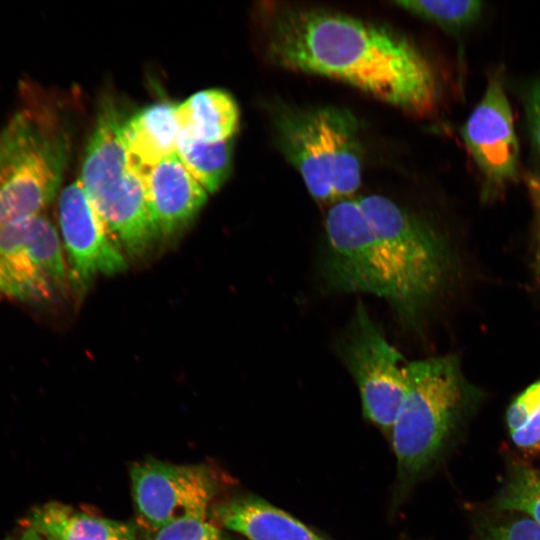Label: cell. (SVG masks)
Masks as SVG:
<instances>
[{
    "label": "cell",
    "instance_id": "20",
    "mask_svg": "<svg viewBox=\"0 0 540 540\" xmlns=\"http://www.w3.org/2000/svg\"><path fill=\"white\" fill-rule=\"evenodd\" d=\"M503 511H517L540 525V470L516 465L496 501Z\"/></svg>",
    "mask_w": 540,
    "mask_h": 540
},
{
    "label": "cell",
    "instance_id": "8",
    "mask_svg": "<svg viewBox=\"0 0 540 540\" xmlns=\"http://www.w3.org/2000/svg\"><path fill=\"white\" fill-rule=\"evenodd\" d=\"M62 246L43 214L1 226L0 298L39 303L69 288Z\"/></svg>",
    "mask_w": 540,
    "mask_h": 540
},
{
    "label": "cell",
    "instance_id": "11",
    "mask_svg": "<svg viewBox=\"0 0 540 540\" xmlns=\"http://www.w3.org/2000/svg\"><path fill=\"white\" fill-rule=\"evenodd\" d=\"M133 500L139 518L160 529L187 517H206L214 494L211 474L201 466L149 459L131 469Z\"/></svg>",
    "mask_w": 540,
    "mask_h": 540
},
{
    "label": "cell",
    "instance_id": "21",
    "mask_svg": "<svg viewBox=\"0 0 540 540\" xmlns=\"http://www.w3.org/2000/svg\"><path fill=\"white\" fill-rule=\"evenodd\" d=\"M155 540H222V536L206 517H187L158 529Z\"/></svg>",
    "mask_w": 540,
    "mask_h": 540
},
{
    "label": "cell",
    "instance_id": "22",
    "mask_svg": "<svg viewBox=\"0 0 540 540\" xmlns=\"http://www.w3.org/2000/svg\"><path fill=\"white\" fill-rule=\"evenodd\" d=\"M482 540H540V525L529 517L496 521L485 527Z\"/></svg>",
    "mask_w": 540,
    "mask_h": 540
},
{
    "label": "cell",
    "instance_id": "13",
    "mask_svg": "<svg viewBox=\"0 0 540 540\" xmlns=\"http://www.w3.org/2000/svg\"><path fill=\"white\" fill-rule=\"evenodd\" d=\"M149 209L159 236L181 231L201 210L207 191L188 171L177 153L144 173Z\"/></svg>",
    "mask_w": 540,
    "mask_h": 540
},
{
    "label": "cell",
    "instance_id": "1",
    "mask_svg": "<svg viewBox=\"0 0 540 540\" xmlns=\"http://www.w3.org/2000/svg\"><path fill=\"white\" fill-rule=\"evenodd\" d=\"M260 16L266 55L278 67L341 82L413 117L436 112L441 89L433 64L389 26L283 2L267 3Z\"/></svg>",
    "mask_w": 540,
    "mask_h": 540
},
{
    "label": "cell",
    "instance_id": "2",
    "mask_svg": "<svg viewBox=\"0 0 540 540\" xmlns=\"http://www.w3.org/2000/svg\"><path fill=\"white\" fill-rule=\"evenodd\" d=\"M272 124L279 150L315 200L334 204L359 188L363 147L351 111L281 103L272 111Z\"/></svg>",
    "mask_w": 540,
    "mask_h": 540
},
{
    "label": "cell",
    "instance_id": "12",
    "mask_svg": "<svg viewBox=\"0 0 540 540\" xmlns=\"http://www.w3.org/2000/svg\"><path fill=\"white\" fill-rule=\"evenodd\" d=\"M463 142L492 194L518 176L519 145L512 109L500 73L488 80L481 100L461 128Z\"/></svg>",
    "mask_w": 540,
    "mask_h": 540
},
{
    "label": "cell",
    "instance_id": "17",
    "mask_svg": "<svg viewBox=\"0 0 540 540\" xmlns=\"http://www.w3.org/2000/svg\"><path fill=\"white\" fill-rule=\"evenodd\" d=\"M180 130L206 143L232 139L239 125V108L235 99L221 89L199 91L177 105Z\"/></svg>",
    "mask_w": 540,
    "mask_h": 540
},
{
    "label": "cell",
    "instance_id": "4",
    "mask_svg": "<svg viewBox=\"0 0 540 540\" xmlns=\"http://www.w3.org/2000/svg\"><path fill=\"white\" fill-rule=\"evenodd\" d=\"M407 376V393L389 435L401 492L410 489L438 458L467 400L454 356L408 362Z\"/></svg>",
    "mask_w": 540,
    "mask_h": 540
},
{
    "label": "cell",
    "instance_id": "16",
    "mask_svg": "<svg viewBox=\"0 0 540 540\" xmlns=\"http://www.w3.org/2000/svg\"><path fill=\"white\" fill-rule=\"evenodd\" d=\"M21 523L49 540H135L129 524L57 502L36 507Z\"/></svg>",
    "mask_w": 540,
    "mask_h": 540
},
{
    "label": "cell",
    "instance_id": "7",
    "mask_svg": "<svg viewBox=\"0 0 540 540\" xmlns=\"http://www.w3.org/2000/svg\"><path fill=\"white\" fill-rule=\"evenodd\" d=\"M337 352L358 386L365 417L389 437L407 393L408 362L361 302Z\"/></svg>",
    "mask_w": 540,
    "mask_h": 540
},
{
    "label": "cell",
    "instance_id": "5",
    "mask_svg": "<svg viewBox=\"0 0 540 540\" xmlns=\"http://www.w3.org/2000/svg\"><path fill=\"white\" fill-rule=\"evenodd\" d=\"M120 124L113 108L100 113L85 148L79 181L121 251L139 257L159 233L146 197V169L129 155Z\"/></svg>",
    "mask_w": 540,
    "mask_h": 540
},
{
    "label": "cell",
    "instance_id": "24",
    "mask_svg": "<svg viewBox=\"0 0 540 540\" xmlns=\"http://www.w3.org/2000/svg\"><path fill=\"white\" fill-rule=\"evenodd\" d=\"M525 110L532 143L540 156V80L528 89Z\"/></svg>",
    "mask_w": 540,
    "mask_h": 540
},
{
    "label": "cell",
    "instance_id": "18",
    "mask_svg": "<svg viewBox=\"0 0 540 540\" xmlns=\"http://www.w3.org/2000/svg\"><path fill=\"white\" fill-rule=\"evenodd\" d=\"M177 155L207 193L216 192L232 166L233 141L206 143L180 130Z\"/></svg>",
    "mask_w": 540,
    "mask_h": 540
},
{
    "label": "cell",
    "instance_id": "14",
    "mask_svg": "<svg viewBox=\"0 0 540 540\" xmlns=\"http://www.w3.org/2000/svg\"><path fill=\"white\" fill-rule=\"evenodd\" d=\"M215 513L224 527L249 540H325L300 520L254 496L229 500Z\"/></svg>",
    "mask_w": 540,
    "mask_h": 540
},
{
    "label": "cell",
    "instance_id": "10",
    "mask_svg": "<svg viewBox=\"0 0 540 540\" xmlns=\"http://www.w3.org/2000/svg\"><path fill=\"white\" fill-rule=\"evenodd\" d=\"M58 212L69 288L75 297H82L97 275H114L126 269L123 252L79 179L62 189Z\"/></svg>",
    "mask_w": 540,
    "mask_h": 540
},
{
    "label": "cell",
    "instance_id": "27",
    "mask_svg": "<svg viewBox=\"0 0 540 540\" xmlns=\"http://www.w3.org/2000/svg\"><path fill=\"white\" fill-rule=\"evenodd\" d=\"M529 186L533 198L540 208V173L533 175L529 180Z\"/></svg>",
    "mask_w": 540,
    "mask_h": 540
},
{
    "label": "cell",
    "instance_id": "15",
    "mask_svg": "<svg viewBox=\"0 0 540 540\" xmlns=\"http://www.w3.org/2000/svg\"><path fill=\"white\" fill-rule=\"evenodd\" d=\"M176 108L168 102L154 103L121 121V140L140 167L150 168L177 153L180 127Z\"/></svg>",
    "mask_w": 540,
    "mask_h": 540
},
{
    "label": "cell",
    "instance_id": "6",
    "mask_svg": "<svg viewBox=\"0 0 540 540\" xmlns=\"http://www.w3.org/2000/svg\"><path fill=\"white\" fill-rule=\"evenodd\" d=\"M67 142L53 116L17 113L0 133V227L42 214L62 179Z\"/></svg>",
    "mask_w": 540,
    "mask_h": 540
},
{
    "label": "cell",
    "instance_id": "23",
    "mask_svg": "<svg viewBox=\"0 0 540 540\" xmlns=\"http://www.w3.org/2000/svg\"><path fill=\"white\" fill-rule=\"evenodd\" d=\"M540 410V380L526 388L509 406L506 421L510 434L519 430Z\"/></svg>",
    "mask_w": 540,
    "mask_h": 540
},
{
    "label": "cell",
    "instance_id": "19",
    "mask_svg": "<svg viewBox=\"0 0 540 540\" xmlns=\"http://www.w3.org/2000/svg\"><path fill=\"white\" fill-rule=\"evenodd\" d=\"M393 4L451 32L462 31L476 23L484 11V3L474 0L396 1Z\"/></svg>",
    "mask_w": 540,
    "mask_h": 540
},
{
    "label": "cell",
    "instance_id": "25",
    "mask_svg": "<svg viewBox=\"0 0 540 540\" xmlns=\"http://www.w3.org/2000/svg\"><path fill=\"white\" fill-rule=\"evenodd\" d=\"M513 442L521 449H540V410L524 426L510 434Z\"/></svg>",
    "mask_w": 540,
    "mask_h": 540
},
{
    "label": "cell",
    "instance_id": "26",
    "mask_svg": "<svg viewBox=\"0 0 540 540\" xmlns=\"http://www.w3.org/2000/svg\"><path fill=\"white\" fill-rule=\"evenodd\" d=\"M9 540H49L47 537L33 529L32 527L21 523L19 531Z\"/></svg>",
    "mask_w": 540,
    "mask_h": 540
},
{
    "label": "cell",
    "instance_id": "3",
    "mask_svg": "<svg viewBox=\"0 0 540 540\" xmlns=\"http://www.w3.org/2000/svg\"><path fill=\"white\" fill-rule=\"evenodd\" d=\"M386 268L388 303L406 328H418L449 269L445 242L426 220L382 195L357 198Z\"/></svg>",
    "mask_w": 540,
    "mask_h": 540
},
{
    "label": "cell",
    "instance_id": "9",
    "mask_svg": "<svg viewBox=\"0 0 540 540\" xmlns=\"http://www.w3.org/2000/svg\"><path fill=\"white\" fill-rule=\"evenodd\" d=\"M321 275L326 288L369 293L388 301L389 284L374 231L357 199H343L328 210Z\"/></svg>",
    "mask_w": 540,
    "mask_h": 540
}]
</instances>
